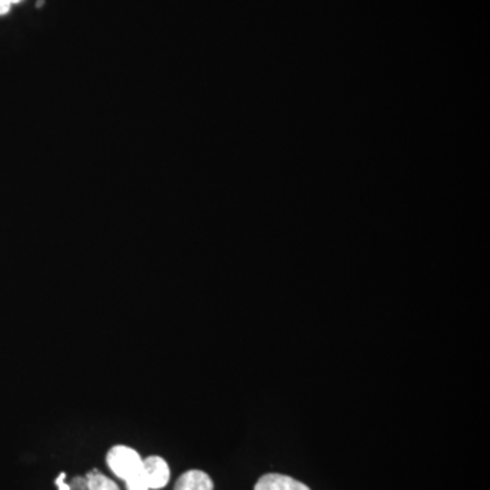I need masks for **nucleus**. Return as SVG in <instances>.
Masks as SVG:
<instances>
[{"label":"nucleus","instance_id":"6","mask_svg":"<svg viewBox=\"0 0 490 490\" xmlns=\"http://www.w3.org/2000/svg\"><path fill=\"white\" fill-rule=\"evenodd\" d=\"M127 489L129 490H150L147 486L146 481H145V477L143 473H140L139 476L134 477V478L129 479L126 481Z\"/></svg>","mask_w":490,"mask_h":490},{"label":"nucleus","instance_id":"1","mask_svg":"<svg viewBox=\"0 0 490 490\" xmlns=\"http://www.w3.org/2000/svg\"><path fill=\"white\" fill-rule=\"evenodd\" d=\"M107 463L115 476L129 481L142 473L143 459L135 449L126 446H116L109 449Z\"/></svg>","mask_w":490,"mask_h":490},{"label":"nucleus","instance_id":"7","mask_svg":"<svg viewBox=\"0 0 490 490\" xmlns=\"http://www.w3.org/2000/svg\"><path fill=\"white\" fill-rule=\"evenodd\" d=\"M71 489L75 490H88V479L86 478H74L73 484L70 485Z\"/></svg>","mask_w":490,"mask_h":490},{"label":"nucleus","instance_id":"4","mask_svg":"<svg viewBox=\"0 0 490 490\" xmlns=\"http://www.w3.org/2000/svg\"><path fill=\"white\" fill-rule=\"evenodd\" d=\"M213 479L201 470H190L178 479L175 490H213Z\"/></svg>","mask_w":490,"mask_h":490},{"label":"nucleus","instance_id":"9","mask_svg":"<svg viewBox=\"0 0 490 490\" xmlns=\"http://www.w3.org/2000/svg\"><path fill=\"white\" fill-rule=\"evenodd\" d=\"M65 473H61L60 476L56 478V485H58L59 490H71L70 485L65 484Z\"/></svg>","mask_w":490,"mask_h":490},{"label":"nucleus","instance_id":"5","mask_svg":"<svg viewBox=\"0 0 490 490\" xmlns=\"http://www.w3.org/2000/svg\"><path fill=\"white\" fill-rule=\"evenodd\" d=\"M86 479H88V490H120L112 479L102 476L97 470L89 473Z\"/></svg>","mask_w":490,"mask_h":490},{"label":"nucleus","instance_id":"3","mask_svg":"<svg viewBox=\"0 0 490 490\" xmlns=\"http://www.w3.org/2000/svg\"><path fill=\"white\" fill-rule=\"evenodd\" d=\"M255 490H311L303 482L282 476V474H267L263 476L255 485Z\"/></svg>","mask_w":490,"mask_h":490},{"label":"nucleus","instance_id":"8","mask_svg":"<svg viewBox=\"0 0 490 490\" xmlns=\"http://www.w3.org/2000/svg\"><path fill=\"white\" fill-rule=\"evenodd\" d=\"M20 0H0V15L6 14L12 4H20Z\"/></svg>","mask_w":490,"mask_h":490},{"label":"nucleus","instance_id":"2","mask_svg":"<svg viewBox=\"0 0 490 490\" xmlns=\"http://www.w3.org/2000/svg\"><path fill=\"white\" fill-rule=\"evenodd\" d=\"M142 473L149 489H162L170 482V466L160 456H149L145 459Z\"/></svg>","mask_w":490,"mask_h":490}]
</instances>
